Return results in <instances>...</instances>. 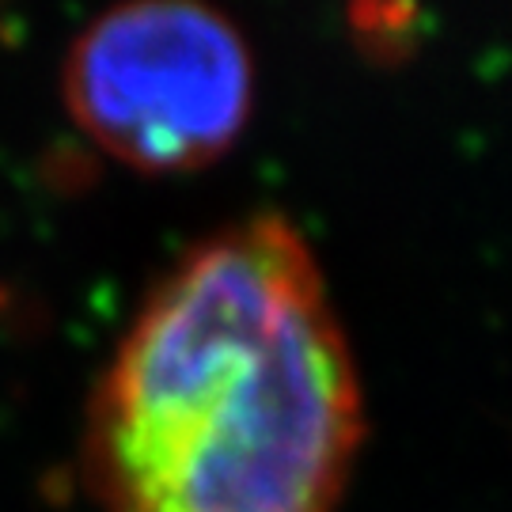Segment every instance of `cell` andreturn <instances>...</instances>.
Listing matches in <instances>:
<instances>
[{"mask_svg": "<svg viewBox=\"0 0 512 512\" xmlns=\"http://www.w3.org/2000/svg\"><path fill=\"white\" fill-rule=\"evenodd\" d=\"M361 384L304 236L251 217L152 289L88 414L103 512H334Z\"/></svg>", "mask_w": 512, "mask_h": 512, "instance_id": "1", "label": "cell"}, {"mask_svg": "<svg viewBox=\"0 0 512 512\" xmlns=\"http://www.w3.org/2000/svg\"><path fill=\"white\" fill-rule=\"evenodd\" d=\"M65 103L107 156L175 175L220 160L255 103V61L239 27L194 0L110 8L73 42Z\"/></svg>", "mask_w": 512, "mask_h": 512, "instance_id": "2", "label": "cell"}]
</instances>
